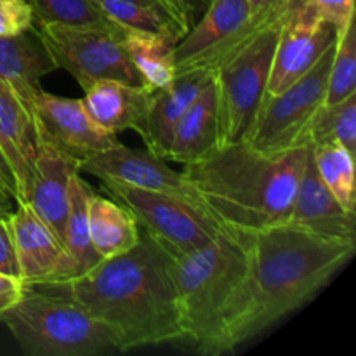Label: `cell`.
<instances>
[{
	"label": "cell",
	"mask_w": 356,
	"mask_h": 356,
	"mask_svg": "<svg viewBox=\"0 0 356 356\" xmlns=\"http://www.w3.org/2000/svg\"><path fill=\"white\" fill-rule=\"evenodd\" d=\"M242 236L247 275L222 320L214 356L229 353L305 306L356 250V240L329 238L289 222Z\"/></svg>",
	"instance_id": "cell-1"
},
{
	"label": "cell",
	"mask_w": 356,
	"mask_h": 356,
	"mask_svg": "<svg viewBox=\"0 0 356 356\" xmlns=\"http://www.w3.org/2000/svg\"><path fill=\"white\" fill-rule=\"evenodd\" d=\"M31 289L70 299L110 323L122 337V353L184 339L167 252L146 232L131 250L80 277Z\"/></svg>",
	"instance_id": "cell-2"
},
{
	"label": "cell",
	"mask_w": 356,
	"mask_h": 356,
	"mask_svg": "<svg viewBox=\"0 0 356 356\" xmlns=\"http://www.w3.org/2000/svg\"><path fill=\"white\" fill-rule=\"evenodd\" d=\"M308 152L309 145L268 153L238 141L184 163L183 174L222 228L261 232L291 221Z\"/></svg>",
	"instance_id": "cell-3"
},
{
	"label": "cell",
	"mask_w": 356,
	"mask_h": 356,
	"mask_svg": "<svg viewBox=\"0 0 356 356\" xmlns=\"http://www.w3.org/2000/svg\"><path fill=\"white\" fill-rule=\"evenodd\" d=\"M165 252L184 339L198 353L214 355L222 320L247 275L249 257L242 233L225 229L190 252Z\"/></svg>",
	"instance_id": "cell-4"
},
{
	"label": "cell",
	"mask_w": 356,
	"mask_h": 356,
	"mask_svg": "<svg viewBox=\"0 0 356 356\" xmlns=\"http://www.w3.org/2000/svg\"><path fill=\"white\" fill-rule=\"evenodd\" d=\"M0 322L30 356H94L122 351V337L110 323L61 296L24 287L19 301Z\"/></svg>",
	"instance_id": "cell-5"
},
{
	"label": "cell",
	"mask_w": 356,
	"mask_h": 356,
	"mask_svg": "<svg viewBox=\"0 0 356 356\" xmlns=\"http://www.w3.org/2000/svg\"><path fill=\"white\" fill-rule=\"evenodd\" d=\"M292 2L285 0L259 30L212 68L218 96V146L243 141L252 127L266 96L278 31Z\"/></svg>",
	"instance_id": "cell-6"
},
{
	"label": "cell",
	"mask_w": 356,
	"mask_h": 356,
	"mask_svg": "<svg viewBox=\"0 0 356 356\" xmlns=\"http://www.w3.org/2000/svg\"><path fill=\"white\" fill-rule=\"evenodd\" d=\"M38 38L58 68L83 90L97 80L145 86L125 49V28L110 19L89 24H40Z\"/></svg>",
	"instance_id": "cell-7"
},
{
	"label": "cell",
	"mask_w": 356,
	"mask_h": 356,
	"mask_svg": "<svg viewBox=\"0 0 356 356\" xmlns=\"http://www.w3.org/2000/svg\"><path fill=\"white\" fill-rule=\"evenodd\" d=\"M336 42L323 52L308 73L284 92L264 96L252 127L243 141L259 152H285L309 145L308 129L318 108L325 103Z\"/></svg>",
	"instance_id": "cell-8"
},
{
	"label": "cell",
	"mask_w": 356,
	"mask_h": 356,
	"mask_svg": "<svg viewBox=\"0 0 356 356\" xmlns=\"http://www.w3.org/2000/svg\"><path fill=\"white\" fill-rule=\"evenodd\" d=\"M101 183L115 200L132 212L138 225L167 250L190 252L207 245L225 232L211 214L183 198L111 179H101Z\"/></svg>",
	"instance_id": "cell-9"
},
{
	"label": "cell",
	"mask_w": 356,
	"mask_h": 356,
	"mask_svg": "<svg viewBox=\"0 0 356 356\" xmlns=\"http://www.w3.org/2000/svg\"><path fill=\"white\" fill-rule=\"evenodd\" d=\"M285 0H273L264 10L250 14L247 0H212L204 16L174 47L176 75L195 68H209L259 30Z\"/></svg>",
	"instance_id": "cell-10"
},
{
	"label": "cell",
	"mask_w": 356,
	"mask_h": 356,
	"mask_svg": "<svg viewBox=\"0 0 356 356\" xmlns=\"http://www.w3.org/2000/svg\"><path fill=\"white\" fill-rule=\"evenodd\" d=\"M337 30L306 0H294L282 21L266 94L275 96L301 79L336 42Z\"/></svg>",
	"instance_id": "cell-11"
},
{
	"label": "cell",
	"mask_w": 356,
	"mask_h": 356,
	"mask_svg": "<svg viewBox=\"0 0 356 356\" xmlns=\"http://www.w3.org/2000/svg\"><path fill=\"white\" fill-rule=\"evenodd\" d=\"M80 172L92 174L97 179L118 181L141 190L172 195L207 212L188 177L183 172H176L165 159L148 148L134 149L120 143L115 148L83 159L80 162Z\"/></svg>",
	"instance_id": "cell-12"
},
{
	"label": "cell",
	"mask_w": 356,
	"mask_h": 356,
	"mask_svg": "<svg viewBox=\"0 0 356 356\" xmlns=\"http://www.w3.org/2000/svg\"><path fill=\"white\" fill-rule=\"evenodd\" d=\"M37 122V120H35ZM80 172V160L56 145L37 125V155L33 177L23 202L47 225L59 242H65L70 209V179Z\"/></svg>",
	"instance_id": "cell-13"
},
{
	"label": "cell",
	"mask_w": 356,
	"mask_h": 356,
	"mask_svg": "<svg viewBox=\"0 0 356 356\" xmlns=\"http://www.w3.org/2000/svg\"><path fill=\"white\" fill-rule=\"evenodd\" d=\"M31 110L38 127L80 162L120 145L117 134L104 131L90 118L82 99L54 96L42 89L33 97Z\"/></svg>",
	"instance_id": "cell-14"
},
{
	"label": "cell",
	"mask_w": 356,
	"mask_h": 356,
	"mask_svg": "<svg viewBox=\"0 0 356 356\" xmlns=\"http://www.w3.org/2000/svg\"><path fill=\"white\" fill-rule=\"evenodd\" d=\"M16 204L17 209L7 222L13 235L21 282L24 287L56 282L65 263L63 243L26 202Z\"/></svg>",
	"instance_id": "cell-15"
},
{
	"label": "cell",
	"mask_w": 356,
	"mask_h": 356,
	"mask_svg": "<svg viewBox=\"0 0 356 356\" xmlns=\"http://www.w3.org/2000/svg\"><path fill=\"white\" fill-rule=\"evenodd\" d=\"M289 225L329 238L356 240V212H350L327 190L316 172L312 145L296 191Z\"/></svg>",
	"instance_id": "cell-16"
},
{
	"label": "cell",
	"mask_w": 356,
	"mask_h": 356,
	"mask_svg": "<svg viewBox=\"0 0 356 356\" xmlns=\"http://www.w3.org/2000/svg\"><path fill=\"white\" fill-rule=\"evenodd\" d=\"M0 149L16 183V202H23L33 177L37 122L30 104L0 79Z\"/></svg>",
	"instance_id": "cell-17"
},
{
	"label": "cell",
	"mask_w": 356,
	"mask_h": 356,
	"mask_svg": "<svg viewBox=\"0 0 356 356\" xmlns=\"http://www.w3.org/2000/svg\"><path fill=\"white\" fill-rule=\"evenodd\" d=\"M211 79L209 68L188 70L176 75L169 87L153 90L145 120L138 131L149 152L167 159L174 127Z\"/></svg>",
	"instance_id": "cell-18"
},
{
	"label": "cell",
	"mask_w": 356,
	"mask_h": 356,
	"mask_svg": "<svg viewBox=\"0 0 356 356\" xmlns=\"http://www.w3.org/2000/svg\"><path fill=\"white\" fill-rule=\"evenodd\" d=\"M83 92L82 103L90 118L104 131L118 134L127 129L139 131L153 89L118 80H97Z\"/></svg>",
	"instance_id": "cell-19"
},
{
	"label": "cell",
	"mask_w": 356,
	"mask_h": 356,
	"mask_svg": "<svg viewBox=\"0 0 356 356\" xmlns=\"http://www.w3.org/2000/svg\"><path fill=\"white\" fill-rule=\"evenodd\" d=\"M218 146V96L214 79L200 90L176 124L165 160L184 163L200 160Z\"/></svg>",
	"instance_id": "cell-20"
},
{
	"label": "cell",
	"mask_w": 356,
	"mask_h": 356,
	"mask_svg": "<svg viewBox=\"0 0 356 356\" xmlns=\"http://www.w3.org/2000/svg\"><path fill=\"white\" fill-rule=\"evenodd\" d=\"M58 70L45 45L35 33L0 37V79L6 80L26 104L42 90V76Z\"/></svg>",
	"instance_id": "cell-21"
},
{
	"label": "cell",
	"mask_w": 356,
	"mask_h": 356,
	"mask_svg": "<svg viewBox=\"0 0 356 356\" xmlns=\"http://www.w3.org/2000/svg\"><path fill=\"white\" fill-rule=\"evenodd\" d=\"M104 16L120 26L156 33L174 44L190 30L183 7L176 0H96Z\"/></svg>",
	"instance_id": "cell-22"
},
{
	"label": "cell",
	"mask_w": 356,
	"mask_h": 356,
	"mask_svg": "<svg viewBox=\"0 0 356 356\" xmlns=\"http://www.w3.org/2000/svg\"><path fill=\"white\" fill-rule=\"evenodd\" d=\"M87 225L92 247L103 259L131 250L141 238L132 212L120 202L92 190L87 200Z\"/></svg>",
	"instance_id": "cell-23"
},
{
	"label": "cell",
	"mask_w": 356,
	"mask_h": 356,
	"mask_svg": "<svg viewBox=\"0 0 356 356\" xmlns=\"http://www.w3.org/2000/svg\"><path fill=\"white\" fill-rule=\"evenodd\" d=\"M90 193H92V188L80 176V172L73 174L72 179H70V209L65 229V242H63L65 263H63L61 275L56 282L80 277L103 261V257L92 247L89 236L87 200H89Z\"/></svg>",
	"instance_id": "cell-24"
},
{
	"label": "cell",
	"mask_w": 356,
	"mask_h": 356,
	"mask_svg": "<svg viewBox=\"0 0 356 356\" xmlns=\"http://www.w3.org/2000/svg\"><path fill=\"white\" fill-rule=\"evenodd\" d=\"M174 47L176 44L162 35L125 28V49L129 58L143 83L153 90L165 89L176 79Z\"/></svg>",
	"instance_id": "cell-25"
},
{
	"label": "cell",
	"mask_w": 356,
	"mask_h": 356,
	"mask_svg": "<svg viewBox=\"0 0 356 356\" xmlns=\"http://www.w3.org/2000/svg\"><path fill=\"white\" fill-rule=\"evenodd\" d=\"M313 162L327 190L346 211L356 212L355 155L344 146L327 143L312 146Z\"/></svg>",
	"instance_id": "cell-26"
},
{
	"label": "cell",
	"mask_w": 356,
	"mask_h": 356,
	"mask_svg": "<svg viewBox=\"0 0 356 356\" xmlns=\"http://www.w3.org/2000/svg\"><path fill=\"white\" fill-rule=\"evenodd\" d=\"M309 145H341L356 155V94L336 104L318 108L308 129Z\"/></svg>",
	"instance_id": "cell-27"
},
{
	"label": "cell",
	"mask_w": 356,
	"mask_h": 356,
	"mask_svg": "<svg viewBox=\"0 0 356 356\" xmlns=\"http://www.w3.org/2000/svg\"><path fill=\"white\" fill-rule=\"evenodd\" d=\"M356 94V33L355 19L337 31L330 63L325 104H336Z\"/></svg>",
	"instance_id": "cell-28"
},
{
	"label": "cell",
	"mask_w": 356,
	"mask_h": 356,
	"mask_svg": "<svg viewBox=\"0 0 356 356\" xmlns=\"http://www.w3.org/2000/svg\"><path fill=\"white\" fill-rule=\"evenodd\" d=\"M40 24H89L108 19L96 0H28Z\"/></svg>",
	"instance_id": "cell-29"
},
{
	"label": "cell",
	"mask_w": 356,
	"mask_h": 356,
	"mask_svg": "<svg viewBox=\"0 0 356 356\" xmlns=\"http://www.w3.org/2000/svg\"><path fill=\"white\" fill-rule=\"evenodd\" d=\"M33 19V9L28 0H0V37L30 31Z\"/></svg>",
	"instance_id": "cell-30"
},
{
	"label": "cell",
	"mask_w": 356,
	"mask_h": 356,
	"mask_svg": "<svg viewBox=\"0 0 356 356\" xmlns=\"http://www.w3.org/2000/svg\"><path fill=\"white\" fill-rule=\"evenodd\" d=\"M306 2L337 31L355 19V0H306Z\"/></svg>",
	"instance_id": "cell-31"
},
{
	"label": "cell",
	"mask_w": 356,
	"mask_h": 356,
	"mask_svg": "<svg viewBox=\"0 0 356 356\" xmlns=\"http://www.w3.org/2000/svg\"><path fill=\"white\" fill-rule=\"evenodd\" d=\"M0 273L19 278V266H17L9 222L2 218H0Z\"/></svg>",
	"instance_id": "cell-32"
},
{
	"label": "cell",
	"mask_w": 356,
	"mask_h": 356,
	"mask_svg": "<svg viewBox=\"0 0 356 356\" xmlns=\"http://www.w3.org/2000/svg\"><path fill=\"white\" fill-rule=\"evenodd\" d=\"M23 292L24 285L19 278L0 273V315L9 308H13L21 299Z\"/></svg>",
	"instance_id": "cell-33"
},
{
	"label": "cell",
	"mask_w": 356,
	"mask_h": 356,
	"mask_svg": "<svg viewBox=\"0 0 356 356\" xmlns=\"http://www.w3.org/2000/svg\"><path fill=\"white\" fill-rule=\"evenodd\" d=\"M0 191L7 198V202L10 198L16 200V183H14V176L10 172V167L7 163L6 156H3L2 149H0Z\"/></svg>",
	"instance_id": "cell-34"
},
{
	"label": "cell",
	"mask_w": 356,
	"mask_h": 356,
	"mask_svg": "<svg viewBox=\"0 0 356 356\" xmlns=\"http://www.w3.org/2000/svg\"><path fill=\"white\" fill-rule=\"evenodd\" d=\"M181 7H183L184 14L188 17V23H190V28L204 16L205 10L209 9V6L212 3V0H179Z\"/></svg>",
	"instance_id": "cell-35"
},
{
	"label": "cell",
	"mask_w": 356,
	"mask_h": 356,
	"mask_svg": "<svg viewBox=\"0 0 356 356\" xmlns=\"http://www.w3.org/2000/svg\"><path fill=\"white\" fill-rule=\"evenodd\" d=\"M271 2H273V0H247V3H249L250 14L261 13V10L266 9V7L270 6Z\"/></svg>",
	"instance_id": "cell-36"
},
{
	"label": "cell",
	"mask_w": 356,
	"mask_h": 356,
	"mask_svg": "<svg viewBox=\"0 0 356 356\" xmlns=\"http://www.w3.org/2000/svg\"><path fill=\"white\" fill-rule=\"evenodd\" d=\"M6 202H7V198L3 197V195H2V191H0V204H6Z\"/></svg>",
	"instance_id": "cell-37"
},
{
	"label": "cell",
	"mask_w": 356,
	"mask_h": 356,
	"mask_svg": "<svg viewBox=\"0 0 356 356\" xmlns=\"http://www.w3.org/2000/svg\"><path fill=\"white\" fill-rule=\"evenodd\" d=\"M176 2H179V0H176ZM179 6H181V3H179Z\"/></svg>",
	"instance_id": "cell-38"
},
{
	"label": "cell",
	"mask_w": 356,
	"mask_h": 356,
	"mask_svg": "<svg viewBox=\"0 0 356 356\" xmlns=\"http://www.w3.org/2000/svg\"><path fill=\"white\" fill-rule=\"evenodd\" d=\"M0 205H2V204H0Z\"/></svg>",
	"instance_id": "cell-39"
},
{
	"label": "cell",
	"mask_w": 356,
	"mask_h": 356,
	"mask_svg": "<svg viewBox=\"0 0 356 356\" xmlns=\"http://www.w3.org/2000/svg\"><path fill=\"white\" fill-rule=\"evenodd\" d=\"M177 3H179V2H177Z\"/></svg>",
	"instance_id": "cell-40"
}]
</instances>
